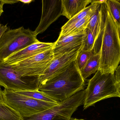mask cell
I'll return each mask as SVG.
<instances>
[{"label":"cell","instance_id":"cell-29","mask_svg":"<svg viewBox=\"0 0 120 120\" xmlns=\"http://www.w3.org/2000/svg\"><path fill=\"white\" fill-rule=\"evenodd\" d=\"M71 120H83V119H77V118H71Z\"/></svg>","mask_w":120,"mask_h":120},{"label":"cell","instance_id":"cell-19","mask_svg":"<svg viewBox=\"0 0 120 120\" xmlns=\"http://www.w3.org/2000/svg\"><path fill=\"white\" fill-rule=\"evenodd\" d=\"M118 29L120 28V1L106 0L105 3Z\"/></svg>","mask_w":120,"mask_h":120},{"label":"cell","instance_id":"cell-9","mask_svg":"<svg viewBox=\"0 0 120 120\" xmlns=\"http://www.w3.org/2000/svg\"><path fill=\"white\" fill-rule=\"evenodd\" d=\"M40 22L34 31L36 36L42 34L62 15V0H43Z\"/></svg>","mask_w":120,"mask_h":120},{"label":"cell","instance_id":"cell-10","mask_svg":"<svg viewBox=\"0 0 120 120\" xmlns=\"http://www.w3.org/2000/svg\"><path fill=\"white\" fill-rule=\"evenodd\" d=\"M82 46L83 45L65 54L54 56L50 66L44 74L39 77V85L65 70L73 61L76 60Z\"/></svg>","mask_w":120,"mask_h":120},{"label":"cell","instance_id":"cell-17","mask_svg":"<svg viewBox=\"0 0 120 120\" xmlns=\"http://www.w3.org/2000/svg\"><path fill=\"white\" fill-rule=\"evenodd\" d=\"M91 17V16L87 17L79 20L68 29L64 31H61L59 36L73 35L84 32Z\"/></svg>","mask_w":120,"mask_h":120},{"label":"cell","instance_id":"cell-24","mask_svg":"<svg viewBox=\"0 0 120 120\" xmlns=\"http://www.w3.org/2000/svg\"><path fill=\"white\" fill-rule=\"evenodd\" d=\"M8 28L7 25H4L3 24L0 23V39L2 37L4 33L5 32Z\"/></svg>","mask_w":120,"mask_h":120},{"label":"cell","instance_id":"cell-21","mask_svg":"<svg viewBox=\"0 0 120 120\" xmlns=\"http://www.w3.org/2000/svg\"><path fill=\"white\" fill-rule=\"evenodd\" d=\"M96 44V39L91 32L86 28L84 31L82 50L85 51L94 50Z\"/></svg>","mask_w":120,"mask_h":120},{"label":"cell","instance_id":"cell-6","mask_svg":"<svg viewBox=\"0 0 120 120\" xmlns=\"http://www.w3.org/2000/svg\"><path fill=\"white\" fill-rule=\"evenodd\" d=\"M85 90L77 93L57 105L27 117L24 120H71L73 114L83 104Z\"/></svg>","mask_w":120,"mask_h":120},{"label":"cell","instance_id":"cell-13","mask_svg":"<svg viewBox=\"0 0 120 120\" xmlns=\"http://www.w3.org/2000/svg\"><path fill=\"white\" fill-rule=\"evenodd\" d=\"M105 3L101 4L96 12L91 16L87 28L89 29L96 39V48L98 41L101 40L102 33L105 22Z\"/></svg>","mask_w":120,"mask_h":120},{"label":"cell","instance_id":"cell-25","mask_svg":"<svg viewBox=\"0 0 120 120\" xmlns=\"http://www.w3.org/2000/svg\"><path fill=\"white\" fill-rule=\"evenodd\" d=\"M5 4V0H0V16L3 13V6Z\"/></svg>","mask_w":120,"mask_h":120},{"label":"cell","instance_id":"cell-15","mask_svg":"<svg viewBox=\"0 0 120 120\" xmlns=\"http://www.w3.org/2000/svg\"><path fill=\"white\" fill-rule=\"evenodd\" d=\"M106 0H92L90 5L87 6L83 10L77 14L68 21L61 27V31H63L68 29L75 23L87 17L92 16L96 12L101 4L104 3Z\"/></svg>","mask_w":120,"mask_h":120},{"label":"cell","instance_id":"cell-16","mask_svg":"<svg viewBox=\"0 0 120 120\" xmlns=\"http://www.w3.org/2000/svg\"><path fill=\"white\" fill-rule=\"evenodd\" d=\"M100 61L99 51L92 56L88 60L85 65L80 70L81 75L85 80L99 70Z\"/></svg>","mask_w":120,"mask_h":120},{"label":"cell","instance_id":"cell-3","mask_svg":"<svg viewBox=\"0 0 120 120\" xmlns=\"http://www.w3.org/2000/svg\"><path fill=\"white\" fill-rule=\"evenodd\" d=\"M117 84L115 74L102 73L98 70L85 90L84 110L104 99L119 97Z\"/></svg>","mask_w":120,"mask_h":120},{"label":"cell","instance_id":"cell-26","mask_svg":"<svg viewBox=\"0 0 120 120\" xmlns=\"http://www.w3.org/2000/svg\"><path fill=\"white\" fill-rule=\"evenodd\" d=\"M4 102L3 95V91L1 90L0 87V103Z\"/></svg>","mask_w":120,"mask_h":120},{"label":"cell","instance_id":"cell-1","mask_svg":"<svg viewBox=\"0 0 120 120\" xmlns=\"http://www.w3.org/2000/svg\"><path fill=\"white\" fill-rule=\"evenodd\" d=\"M85 85V80L76 60L65 70L39 85L38 90L59 104L84 90Z\"/></svg>","mask_w":120,"mask_h":120},{"label":"cell","instance_id":"cell-4","mask_svg":"<svg viewBox=\"0 0 120 120\" xmlns=\"http://www.w3.org/2000/svg\"><path fill=\"white\" fill-rule=\"evenodd\" d=\"M39 41L34 31L29 29L8 27L0 39V62Z\"/></svg>","mask_w":120,"mask_h":120},{"label":"cell","instance_id":"cell-27","mask_svg":"<svg viewBox=\"0 0 120 120\" xmlns=\"http://www.w3.org/2000/svg\"><path fill=\"white\" fill-rule=\"evenodd\" d=\"M19 1H20V2H22V3H23L24 4H29L30 3H31L33 1V0H19Z\"/></svg>","mask_w":120,"mask_h":120},{"label":"cell","instance_id":"cell-30","mask_svg":"<svg viewBox=\"0 0 120 120\" xmlns=\"http://www.w3.org/2000/svg\"><path fill=\"white\" fill-rule=\"evenodd\" d=\"M118 32H119V36H120V29H118Z\"/></svg>","mask_w":120,"mask_h":120},{"label":"cell","instance_id":"cell-20","mask_svg":"<svg viewBox=\"0 0 120 120\" xmlns=\"http://www.w3.org/2000/svg\"><path fill=\"white\" fill-rule=\"evenodd\" d=\"M18 93L29 97L34 99L48 102V103H57L55 101L50 97L46 95L43 92L38 90L32 91H15ZM58 104V103H57Z\"/></svg>","mask_w":120,"mask_h":120},{"label":"cell","instance_id":"cell-8","mask_svg":"<svg viewBox=\"0 0 120 120\" xmlns=\"http://www.w3.org/2000/svg\"><path fill=\"white\" fill-rule=\"evenodd\" d=\"M39 77H22L0 62V86L14 91L38 90Z\"/></svg>","mask_w":120,"mask_h":120},{"label":"cell","instance_id":"cell-14","mask_svg":"<svg viewBox=\"0 0 120 120\" xmlns=\"http://www.w3.org/2000/svg\"><path fill=\"white\" fill-rule=\"evenodd\" d=\"M92 1L91 0H62V15L70 19L84 10Z\"/></svg>","mask_w":120,"mask_h":120},{"label":"cell","instance_id":"cell-5","mask_svg":"<svg viewBox=\"0 0 120 120\" xmlns=\"http://www.w3.org/2000/svg\"><path fill=\"white\" fill-rule=\"evenodd\" d=\"M3 95L4 102L23 118L30 117L58 104L38 101L6 89L3 91Z\"/></svg>","mask_w":120,"mask_h":120},{"label":"cell","instance_id":"cell-22","mask_svg":"<svg viewBox=\"0 0 120 120\" xmlns=\"http://www.w3.org/2000/svg\"><path fill=\"white\" fill-rule=\"evenodd\" d=\"M95 54L94 50L85 51L81 49L76 59L78 65L80 70L85 65L89 58Z\"/></svg>","mask_w":120,"mask_h":120},{"label":"cell","instance_id":"cell-12","mask_svg":"<svg viewBox=\"0 0 120 120\" xmlns=\"http://www.w3.org/2000/svg\"><path fill=\"white\" fill-rule=\"evenodd\" d=\"M84 32L68 36H59L53 43L52 50L54 56L65 54L82 46L84 42Z\"/></svg>","mask_w":120,"mask_h":120},{"label":"cell","instance_id":"cell-7","mask_svg":"<svg viewBox=\"0 0 120 120\" xmlns=\"http://www.w3.org/2000/svg\"><path fill=\"white\" fill-rule=\"evenodd\" d=\"M53 58L52 49L8 66L22 77H40L45 73Z\"/></svg>","mask_w":120,"mask_h":120},{"label":"cell","instance_id":"cell-28","mask_svg":"<svg viewBox=\"0 0 120 120\" xmlns=\"http://www.w3.org/2000/svg\"><path fill=\"white\" fill-rule=\"evenodd\" d=\"M117 88L119 97H120V82H117Z\"/></svg>","mask_w":120,"mask_h":120},{"label":"cell","instance_id":"cell-23","mask_svg":"<svg viewBox=\"0 0 120 120\" xmlns=\"http://www.w3.org/2000/svg\"><path fill=\"white\" fill-rule=\"evenodd\" d=\"M115 75L117 82H120V64L116 70Z\"/></svg>","mask_w":120,"mask_h":120},{"label":"cell","instance_id":"cell-11","mask_svg":"<svg viewBox=\"0 0 120 120\" xmlns=\"http://www.w3.org/2000/svg\"><path fill=\"white\" fill-rule=\"evenodd\" d=\"M53 44V43L39 41L13 54L1 62L5 66H10L35 55L52 49Z\"/></svg>","mask_w":120,"mask_h":120},{"label":"cell","instance_id":"cell-18","mask_svg":"<svg viewBox=\"0 0 120 120\" xmlns=\"http://www.w3.org/2000/svg\"><path fill=\"white\" fill-rule=\"evenodd\" d=\"M0 120H24L19 112L4 102L0 103Z\"/></svg>","mask_w":120,"mask_h":120},{"label":"cell","instance_id":"cell-2","mask_svg":"<svg viewBox=\"0 0 120 120\" xmlns=\"http://www.w3.org/2000/svg\"><path fill=\"white\" fill-rule=\"evenodd\" d=\"M105 5V22L101 40L99 70L102 73L115 74L120 63V39L118 28Z\"/></svg>","mask_w":120,"mask_h":120}]
</instances>
